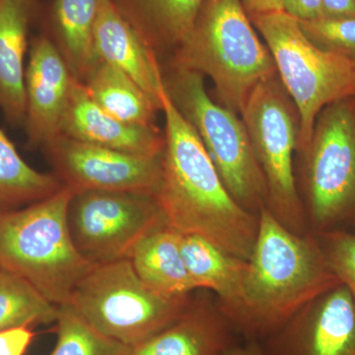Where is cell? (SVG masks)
Here are the masks:
<instances>
[{
	"label": "cell",
	"instance_id": "6da1fadb",
	"mask_svg": "<svg viewBox=\"0 0 355 355\" xmlns=\"http://www.w3.org/2000/svg\"><path fill=\"white\" fill-rule=\"evenodd\" d=\"M162 112L165 144L154 197L166 222L181 234L200 236L237 258L249 260L259 216L230 195L200 137L167 93Z\"/></svg>",
	"mask_w": 355,
	"mask_h": 355
},
{
	"label": "cell",
	"instance_id": "7a4b0ae2",
	"mask_svg": "<svg viewBox=\"0 0 355 355\" xmlns=\"http://www.w3.org/2000/svg\"><path fill=\"white\" fill-rule=\"evenodd\" d=\"M340 284L316 235L293 232L263 207L234 323L251 335L282 330L306 306Z\"/></svg>",
	"mask_w": 355,
	"mask_h": 355
},
{
	"label": "cell",
	"instance_id": "3957f363",
	"mask_svg": "<svg viewBox=\"0 0 355 355\" xmlns=\"http://www.w3.org/2000/svg\"><path fill=\"white\" fill-rule=\"evenodd\" d=\"M74 191L67 187L22 209L0 214V268L27 280L55 306L94 266L79 253L69 225Z\"/></svg>",
	"mask_w": 355,
	"mask_h": 355
},
{
	"label": "cell",
	"instance_id": "277c9868",
	"mask_svg": "<svg viewBox=\"0 0 355 355\" xmlns=\"http://www.w3.org/2000/svg\"><path fill=\"white\" fill-rule=\"evenodd\" d=\"M173 65L209 77L219 103L239 114L257 85L277 76L242 0H205Z\"/></svg>",
	"mask_w": 355,
	"mask_h": 355
},
{
	"label": "cell",
	"instance_id": "5b68a950",
	"mask_svg": "<svg viewBox=\"0 0 355 355\" xmlns=\"http://www.w3.org/2000/svg\"><path fill=\"white\" fill-rule=\"evenodd\" d=\"M249 16L272 55L280 83L297 110V150L304 153L320 112L331 103L355 97L354 60L312 43L298 20L284 11Z\"/></svg>",
	"mask_w": 355,
	"mask_h": 355
},
{
	"label": "cell",
	"instance_id": "8992f818",
	"mask_svg": "<svg viewBox=\"0 0 355 355\" xmlns=\"http://www.w3.org/2000/svg\"><path fill=\"white\" fill-rule=\"evenodd\" d=\"M67 304L103 335L133 349L190 307L188 298L164 297L147 286L128 259L93 266Z\"/></svg>",
	"mask_w": 355,
	"mask_h": 355
},
{
	"label": "cell",
	"instance_id": "52a82bcc",
	"mask_svg": "<svg viewBox=\"0 0 355 355\" xmlns=\"http://www.w3.org/2000/svg\"><path fill=\"white\" fill-rule=\"evenodd\" d=\"M170 99L191 125L236 202L259 216L266 205L265 177L242 119L211 99L205 76L173 65L164 76Z\"/></svg>",
	"mask_w": 355,
	"mask_h": 355
},
{
	"label": "cell",
	"instance_id": "ba28073f",
	"mask_svg": "<svg viewBox=\"0 0 355 355\" xmlns=\"http://www.w3.org/2000/svg\"><path fill=\"white\" fill-rule=\"evenodd\" d=\"M302 155L304 207L313 233L355 227V97L320 112Z\"/></svg>",
	"mask_w": 355,
	"mask_h": 355
},
{
	"label": "cell",
	"instance_id": "9c48e42d",
	"mask_svg": "<svg viewBox=\"0 0 355 355\" xmlns=\"http://www.w3.org/2000/svg\"><path fill=\"white\" fill-rule=\"evenodd\" d=\"M240 114L265 177L266 209L293 232L307 234L305 207L294 176L299 116L277 74L257 85Z\"/></svg>",
	"mask_w": 355,
	"mask_h": 355
},
{
	"label": "cell",
	"instance_id": "30bf717a",
	"mask_svg": "<svg viewBox=\"0 0 355 355\" xmlns=\"http://www.w3.org/2000/svg\"><path fill=\"white\" fill-rule=\"evenodd\" d=\"M165 222L150 193L80 191L74 193L69 207L72 239L93 265L130 260L140 240Z\"/></svg>",
	"mask_w": 355,
	"mask_h": 355
},
{
	"label": "cell",
	"instance_id": "8fae6325",
	"mask_svg": "<svg viewBox=\"0 0 355 355\" xmlns=\"http://www.w3.org/2000/svg\"><path fill=\"white\" fill-rule=\"evenodd\" d=\"M64 186L86 191L150 193L157 190L161 158L146 157L60 135L44 147Z\"/></svg>",
	"mask_w": 355,
	"mask_h": 355
},
{
	"label": "cell",
	"instance_id": "7c38bea8",
	"mask_svg": "<svg viewBox=\"0 0 355 355\" xmlns=\"http://www.w3.org/2000/svg\"><path fill=\"white\" fill-rule=\"evenodd\" d=\"M25 76L26 130L33 146L46 147L60 135L76 77L57 44L38 37L29 50Z\"/></svg>",
	"mask_w": 355,
	"mask_h": 355
},
{
	"label": "cell",
	"instance_id": "4fadbf2b",
	"mask_svg": "<svg viewBox=\"0 0 355 355\" xmlns=\"http://www.w3.org/2000/svg\"><path fill=\"white\" fill-rule=\"evenodd\" d=\"M286 328L282 355H355V304L342 284L306 306Z\"/></svg>",
	"mask_w": 355,
	"mask_h": 355
},
{
	"label": "cell",
	"instance_id": "5bb4252c",
	"mask_svg": "<svg viewBox=\"0 0 355 355\" xmlns=\"http://www.w3.org/2000/svg\"><path fill=\"white\" fill-rule=\"evenodd\" d=\"M94 49L98 60L132 78L162 111V100L167 92L155 49L125 17L114 0H101Z\"/></svg>",
	"mask_w": 355,
	"mask_h": 355
},
{
	"label": "cell",
	"instance_id": "9a60e30c",
	"mask_svg": "<svg viewBox=\"0 0 355 355\" xmlns=\"http://www.w3.org/2000/svg\"><path fill=\"white\" fill-rule=\"evenodd\" d=\"M60 135L146 157H160L165 144L164 135L156 125H133L107 113L91 99L77 79L72 84Z\"/></svg>",
	"mask_w": 355,
	"mask_h": 355
},
{
	"label": "cell",
	"instance_id": "2e32d148",
	"mask_svg": "<svg viewBox=\"0 0 355 355\" xmlns=\"http://www.w3.org/2000/svg\"><path fill=\"white\" fill-rule=\"evenodd\" d=\"M36 0H0V109L9 123L24 125L28 37Z\"/></svg>",
	"mask_w": 355,
	"mask_h": 355
},
{
	"label": "cell",
	"instance_id": "e0dca14e",
	"mask_svg": "<svg viewBox=\"0 0 355 355\" xmlns=\"http://www.w3.org/2000/svg\"><path fill=\"white\" fill-rule=\"evenodd\" d=\"M181 237L165 222L144 236L130 254L142 282L164 297L186 299L198 289L184 263Z\"/></svg>",
	"mask_w": 355,
	"mask_h": 355
},
{
	"label": "cell",
	"instance_id": "ac0fdd59",
	"mask_svg": "<svg viewBox=\"0 0 355 355\" xmlns=\"http://www.w3.org/2000/svg\"><path fill=\"white\" fill-rule=\"evenodd\" d=\"M181 253L198 289L216 292L226 316L234 322L241 308L247 261L197 235L182 234Z\"/></svg>",
	"mask_w": 355,
	"mask_h": 355
},
{
	"label": "cell",
	"instance_id": "d6986e66",
	"mask_svg": "<svg viewBox=\"0 0 355 355\" xmlns=\"http://www.w3.org/2000/svg\"><path fill=\"white\" fill-rule=\"evenodd\" d=\"M229 347L226 324L214 311L190 307L132 355H221Z\"/></svg>",
	"mask_w": 355,
	"mask_h": 355
},
{
	"label": "cell",
	"instance_id": "ffe728a7",
	"mask_svg": "<svg viewBox=\"0 0 355 355\" xmlns=\"http://www.w3.org/2000/svg\"><path fill=\"white\" fill-rule=\"evenodd\" d=\"M205 0H114L133 27L154 49L175 51L190 36Z\"/></svg>",
	"mask_w": 355,
	"mask_h": 355
},
{
	"label": "cell",
	"instance_id": "44dd1931",
	"mask_svg": "<svg viewBox=\"0 0 355 355\" xmlns=\"http://www.w3.org/2000/svg\"><path fill=\"white\" fill-rule=\"evenodd\" d=\"M100 4L101 0H55L53 3V41L80 83L98 62L94 31Z\"/></svg>",
	"mask_w": 355,
	"mask_h": 355
},
{
	"label": "cell",
	"instance_id": "7402d4cb",
	"mask_svg": "<svg viewBox=\"0 0 355 355\" xmlns=\"http://www.w3.org/2000/svg\"><path fill=\"white\" fill-rule=\"evenodd\" d=\"M88 95L103 110L133 125H155V103L139 84L121 70L98 60L84 77Z\"/></svg>",
	"mask_w": 355,
	"mask_h": 355
},
{
	"label": "cell",
	"instance_id": "603a6c76",
	"mask_svg": "<svg viewBox=\"0 0 355 355\" xmlns=\"http://www.w3.org/2000/svg\"><path fill=\"white\" fill-rule=\"evenodd\" d=\"M64 187L55 175L37 171L0 128V202L8 209L31 205Z\"/></svg>",
	"mask_w": 355,
	"mask_h": 355
},
{
	"label": "cell",
	"instance_id": "cb8c5ba5",
	"mask_svg": "<svg viewBox=\"0 0 355 355\" xmlns=\"http://www.w3.org/2000/svg\"><path fill=\"white\" fill-rule=\"evenodd\" d=\"M58 307L27 280L0 268V331L57 321Z\"/></svg>",
	"mask_w": 355,
	"mask_h": 355
},
{
	"label": "cell",
	"instance_id": "d4e9b609",
	"mask_svg": "<svg viewBox=\"0 0 355 355\" xmlns=\"http://www.w3.org/2000/svg\"><path fill=\"white\" fill-rule=\"evenodd\" d=\"M58 342L50 355H132L133 349L90 326L69 305L58 306Z\"/></svg>",
	"mask_w": 355,
	"mask_h": 355
},
{
	"label": "cell",
	"instance_id": "484cf974",
	"mask_svg": "<svg viewBox=\"0 0 355 355\" xmlns=\"http://www.w3.org/2000/svg\"><path fill=\"white\" fill-rule=\"evenodd\" d=\"M312 43L331 53L350 58L355 55V17H326L298 21Z\"/></svg>",
	"mask_w": 355,
	"mask_h": 355
},
{
	"label": "cell",
	"instance_id": "4316f807",
	"mask_svg": "<svg viewBox=\"0 0 355 355\" xmlns=\"http://www.w3.org/2000/svg\"><path fill=\"white\" fill-rule=\"evenodd\" d=\"M327 261L355 304V231L335 230L316 235Z\"/></svg>",
	"mask_w": 355,
	"mask_h": 355
},
{
	"label": "cell",
	"instance_id": "83f0119b",
	"mask_svg": "<svg viewBox=\"0 0 355 355\" xmlns=\"http://www.w3.org/2000/svg\"><path fill=\"white\" fill-rule=\"evenodd\" d=\"M34 336L31 327L0 331V355H24Z\"/></svg>",
	"mask_w": 355,
	"mask_h": 355
},
{
	"label": "cell",
	"instance_id": "f1b7e54d",
	"mask_svg": "<svg viewBox=\"0 0 355 355\" xmlns=\"http://www.w3.org/2000/svg\"><path fill=\"white\" fill-rule=\"evenodd\" d=\"M282 10L298 21L326 17L322 0H280Z\"/></svg>",
	"mask_w": 355,
	"mask_h": 355
},
{
	"label": "cell",
	"instance_id": "f546056e",
	"mask_svg": "<svg viewBox=\"0 0 355 355\" xmlns=\"http://www.w3.org/2000/svg\"><path fill=\"white\" fill-rule=\"evenodd\" d=\"M329 17H355V0H322Z\"/></svg>",
	"mask_w": 355,
	"mask_h": 355
},
{
	"label": "cell",
	"instance_id": "4dcf8cb0",
	"mask_svg": "<svg viewBox=\"0 0 355 355\" xmlns=\"http://www.w3.org/2000/svg\"><path fill=\"white\" fill-rule=\"evenodd\" d=\"M242 2L249 15L284 11L280 0H242Z\"/></svg>",
	"mask_w": 355,
	"mask_h": 355
},
{
	"label": "cell",
	"instance_id": "1f68e13d",
	"mask_svg": "<svg viewBox=\"0 0 355 355\" xmlns=\"http://www.w3.org/2000/svg\"><path fill=\"white\" fill-rule=\"evenodd\" d=\"M221 355H266L263 350L254 345H244V347H229Z\"/></svg>",
	"mask_w": 355,
	"mask_h": 355
},
{
	"label": "cell",
	"instance_id": "d6a6232c",
	"mask_svg": "<svg viewBox=\"0 0 355 355\" xmlns=\"http://www.w3.org/2000/svg\"><path fill=\"white\" fill-rule=\"evenodd\" d=\"M6 209H8V207H6V205H2V203L0 202V214Z\"/></svg>",
	"mask_w": 355,
	"mask_h": 355
},
{
	"label": "cell",
	"instance_id": "836d02e7",
	"mask_svg": "<svg viewBox=\"0 0 355 355\" xmlns=\"http://www.w3.org/2000/svg\"><path fill=\"white\" fill-rule=\"evenodd\" d=\"M352 60H354V65H355V55H354V58H352Z\"/></svg>",
	"mask_w": 355,
	"mask_h": 355
}]
</instances>
